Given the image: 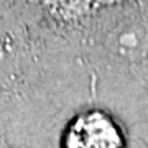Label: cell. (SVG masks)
I'll use <instances>...</instances> for the list:
<instances>
[{
  "mask_svg": "<svg viewBox=\"0 0 148 148\" xmlns=\"http://www.w3.org/2000/svg\"><path fill=\"white\" fill-rule=\"evenodd\" d=\"M64 148H123L120 128L101 110L84 112L69 123Z\"/></svg>",
  "mask_w": 148,
  "mask_h": 148,
  "instance_id": "6da1fadb",
  "label": "cell"
},
{
  "mask_svg": "<svg viewBox=\"0 0 148 148\" xmlns=\"http://www.w3.org/2000/svg\"><path fill=\"white\" fill-rule=\"evenodd\" d=\"M107 45L120 58L138 59L148 51V28L133 20L119 23L109 35Z\"/></svg>",
  "mask_w": 148,
  "mask_h": 148,
  "instance_id": "7a4b0ae2",
  "label": "cell"
},
{
  "mask_svg": "<svg viewBox=\"0 0 148 148\" xmlns=\"http://www.w3.org/2000/svg\"><path fill=\"white\" fill-rule=\"evenodd\" d=\"M0 148H8V147H0Z\"/></svg>",
  "mask_w": 148,
  "mask_h": 148,
  "instance_id": "3957f363",
  "label": "cell"
}]
</instances>
